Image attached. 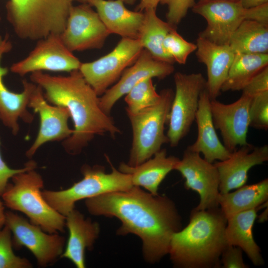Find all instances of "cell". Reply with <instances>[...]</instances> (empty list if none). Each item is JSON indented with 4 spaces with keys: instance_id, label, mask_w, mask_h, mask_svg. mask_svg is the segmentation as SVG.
<instances>
[{
    "instance_id": "d4e9b609",
    "label": "cell",
    "mask_w": 268,
    "mask_h": 268,
    "mask_svg": "<svg viewBox=\"0 0 268 268\" xmlns=\"http://www.w3.org/2000/svg\"><path fill=\"white\" fill-rule=\"evenodd\" d=\"M261 206L240 212L229 217L227 219L225 230L227 244L239 247L256 266H263L265 263L261 249L254 240L252 232L257 211Z\"/></svg>"
},
{
    "instance_id": "f35d334b",
    "label": "cell",
    "mask_w": 268,
    "mask_h": 268,
    "mask_svg": "<svg viewBox=\"0 0 268 268\" xmlns=\"http://www.w3.org/2000/svg\"><path fill=\"white\" fill-rule=\"evenodd\" d=\"M161 0H140L136 7L137 11H143L149 9H156Z\"/></svg>"
},
{
    "instance_id": "d6986e66",
    "label": "cell",
    "mask_w": 268,
    "mask_h": 268,
    "mask_svg": "<svg viewBox=\"0 0 268 268\" xmlns=\"http://www.w3.org/2000/svg\"><path fill=\"white\" fill-rule=\"evenodd\" d=\"M268 160V146H254L250 143L231 152L228 158L214 164L219 177V193L236 189L247 181L250 169Z\"/></svg>"
},
{
    "instance_id": "9a60e30c",
    "label": "cell",
    "mask_w": 268,
    "mask_h": 268,
    "mask_svg": "<svg viewBox=\"0 0 268 268\" xmlns=\"http://www.w3.org/2000/svg\"><path fill=\"white\" fill-rule=\"evenodd\" d=\"M174 70L173 64L156 59L143 49L135 62L124 71L117 82L99 97L101 108L105 113L110 115L117 101L138 82L148 78H165Z\"/></svg>"
},
{
    "instance_id": "44dd1931",
    "label": "cell",
    "mask_w": 268,
    "mask_h": 268,
    "mask_svg": "<svg viewBox=\"0 0 268 268\" xmlns=\"http://www.w3.org/2000/svg\"><path fill=\"white\" fill-rule=\"evenodd\" d=\"M210 99L206 89L201 93L195 120L197 124L198 136L196 141L187 149L201 153L204 159L212 163L229 157L231 152L219 140L214 127L210 108Z\"/></svg>"
},
{
    "instance_id": "4dcf8cb0",
    "label": "cell",
    "mask_w": 268,
    "mask_h": 268,
    "mask_svg": "<svg viewBox=\"0 0 268 268\" xmlns=\"http://www.w3.org/2000/svg\"><path fill=\"white\" fill-rule=\"evenodd\" d=\"M11 232L5 225L0 230V268H30L31 263L15 255L13 251Z\"/></svg>"
},
{
    "instance_id": "f546056e",
    "label": "cell",
    "mask_w": 268,
    "mask_h": 268,
    "mask_svg": "<svg viewBox=\"0 0 268 268\" xmlns=\"http://www.w3.org/2000/svg\"><path fill=\"white\" fill-rule=\"evenodd\" d=\"M152 78L145 79L136 84L126 95L127 113H136L155 104L160 98Z\"/></svg>"
},
{
    "instance_id": "83f0119b",
    "label": "cell",
    "mask_w": 268,
    "mask_h": 268,
    "mask_svg": "<svg viewBox=\"0 0 268 268\" xmlns=\"http://www.w3.org/2000/svg\"><path fill=\"white\" fill-rule=\"evenodd\" d=\"M268 66V53H235L221 91L242 90L255 75Z\"/></svg>"
},
{
    "instance_id": "4fadbf2b",
    "label": "cell",
    "mask_w": 268,
    "mask_h": 268,
    "mask_svg": "<svg viewBox=\"0 0 268 268\" xmlns=\"http://www.w3.org/2000/svg\"><path fill=\"white\" fill-rule=\"evenodd\" d=\"M175 170L185 179V187L200 196L199 204L195 208L205 210L219 207V177L213 163L202 158L200 153L186 149Z\"/></svg>"
},
{
    "instance_id": "d590c367",
    "label": "cell",
    "mask_w": 268,
    "mask_h": 268,
    "mask_svg": "<svg viewBox=\"0 0 268 268\" xmlns=\"http://www.w3.org/2000/svg\"><path fill=\"white\" fill-rule=\"evenodd\" d=\"M268 91V66L255 75L242 89V94L250 97Z\"/></svg>"
},
{
    "instance_id": "60d3db41",
    "label": "cell",
    "mask_w": 268,
    "mask_h": 268,
    "mask_svg": "<svg viewBox=\"0 0 268 268\" xmlns=\"http://www.w3.org/2000/svg\"><path fill=\"white\" fill-rule=\"evenodd\" d=\"M5 213L3 204L0 200V230L5 225Z\"/></svg>"
},
{
    "instance_id": "b9f144b4",
    "label": "cell",
    "mask_w": 268,
    "mask_h": 268,
    "mask_svg": "<svg viewBox=\"0 0 268 268\" xmlns=\"http://www.w3.org/2000/svg\"><path fill=\"white\" fill-rule=\"evenodd\" d=\"M77 1L81 4H89L93 0H74V1ZM123 1L125 3L128 4H133L136 0H121Z\"/></svg>"
},
{
    "instance_id": "484cf974",
    "label": "cell",
    "mask_w": 268,
    "mask_h": 268,
    "mask_svg": "<svg viewBox=\"0 0 268 268\" xmlns=\"http://www.w3.org/2000/svg\"><path fill=\"white\" fill-rule=\"evenodd\" d=\"M234 192L219 194L218 204L226 219L240 212L259 207L268 202V179L243 185Z\"/></svg>"
},
{
    "instance_id": "e575fe53",
    "label": "cell",
    "mask_w": 268,
    "mask_h": 268,
    "mask_svg": "<svg viewBox=\"0 0 268 268\" xmlns=\"http://www.w3.org/2000/svg\"><path fill=\"white\" fill-rule=\"evenodd\" d=\"M220 264L224 268H247L242 256V250L238 247L227 245L220 257Z\"/></svg>"
},
{
    "instance_id": "7c38bea8",
    "label": "cell",
    "mask_w": 268,
    "mask_h": 268,
    "mask_svg": "<svg viewBox=\"0 0 268 268\" xmlns=\"http://www.w3.org/2000/svg\"><path fill=\"white\" fill-rule=\"evenodd\" d=\"M60 35L38 40L26 58L11 66L10 71L22 76L35 71L70 72L79 69L81 62L65 46Z\"/></svg>"
},
{
    "instance_id": "8fae6325",
    "label": "cell",
    "mask_w": 268,
    "mask_h": 268,
    "mask_svg": "<svg viewBox=\"0 0 268 268\" xmlns=\"http://www.w3.org/2000/svg\"><path fill=\"white\" fill-rule=\"evenodd\" d=\"M109 35L96 11L88 4H81L71 6L60 35L65 46L73 52L101 49Z\"/></svg>"
},
{
    "instance_id": "603a6c76",
    "label": "cell",
    "mask_w": 268,
    "mask_h": 268,
    "mask_svg": "<svg viewBox=\"0 0 268 268\" xmlns=\"http://www.w3.org/2000/svg\"><path fill=\"white\" fill-rule=\"evenodd\" d=\"M89 5L95 8L110 34L138 39L144 18L143 12L129 10L121 0H93Z\"/></svg>"
},
{
    "instance_id": "ac0fdd59",
    "label": "cell",
    "mask_w": 268,
    "mask_h": 268,
    "mask_svg": "<svg viewBox=\"0 0 268 268\" xmlns=\"http://www.w3.org/2000/svg\"><path fill=\"white\" fill-rule=\"evenodd\" d=\"M11 48L12 44L8 36L0 35V119L5 127L10 129L13 135H16L20 129L19 119L26 123H30L34 120V115L28 111L27 108L30 97L36 84L23 80V90L20 93L12 92L5 86L3 78L7 74L8 69L1 67L0 63L3 55Z\"/></svg>"
},
{
    "instance_id": "ba28073f",
    "label": "cell",
    "mask_w": 268,
    "mask_h": 268,
    "mask_svg": "<svg viewBox=\"0 0 268 268\" xmlns=\"http://www.w3.org/2000/svg\"><path fill=\"white\" fill-rule=\"evenodd\" d=\"M174 80L175 92L166 135L171 147L177 146L190 131L195 120L200 94L206 88V80L201 73L177 72Z\"/></svg>"
},
{
    "instance_id": "1f68e13d",
    "label": "cell",
    "mask_w": 268,
    "mask_h": 268,
    "mask_svg": "<svg viewBox=\"0 0 268 268\" xmlns=\"http://www.w3.org/2000/svg\"><path fill=\"white\" fill-rule=\"evenodd\" d=\"M163 47L165 52L174 62L186 64L189 56L197 50V45L186 41L175 29L169 32L164 39Z\"/></svg>"
},
{
    "instance_id": "74e56055",
    "label": "cell",
    "mask_w": 268,
    "mask_h": 268,
    "mask_svg": "<svg viewBox=\"0 0 268 268\" xmlns=\"http://www.w3.org/2000/svg\"><path fill=\"white\" fill-rule=\"evenodd\" d=\"M244 20L254 21L268 26V3L245 9Z\"/></svg>"
},
{
    "instance_id": "ee69618b",
    "label": "cell",
    "mask_w": 268,
    "mask_h": 268,
    "mask_svg": "<svg viewBox=\"0 0 268 268\" xmlns=\"http://www.w3.org/2000/svg\"></svg>"
},
{
    "instance_id": "30bf717a",
    "label": "cell",
    "mask_w": 268,
    "mask_h": 268,
    "mask_svg": "<svg viewBox=\"0 0 268 268\" xmlns=\"http://www.w3.org/2000/svg\"><path fill=\"white\" fill-rule=\"evenodd\" d=\"M5 225L13 234L12 245L16 249L27 248L38 265L46 267L56 262L64 252L66 239L57 233H48L23 216L12 211L5 213Z\"/></svg>"
},
{
    "instance_id": "52a82bcc",
    "label": "cell",
    "mask_w": 268,
    "mask_h": 268,
    "mask_svg": "<svg viewBox=\"0 0 268 268\" xmlns=\"http://www.w3.org/2000/svg\"><path fill=\"white\" fill-rule=\"evenodd\" d=\"M111 173L100 165L85 164L81 167L83 178L70 187L61 191L44 190L42 194L56 211L66 216L80 200L110 192L127 190L133 186L131 176L111 165Z\"/></svg>"
},
{
    "instance_id": "f6af8a7d",
    "label": "cell",
    "mask_w": 268,
    "mask_h": 268,
    "mask_svg": "<svg viewBox=\"0 0 268 268\" xmlns=\"http://www.w3.org/2000/svg\"><path fill=\"white\" fill-rule=\"evenodd\" d=\"M0 19H1V18H0Z\"/></svg>"
},
{
    "instance_id": "5b68a950",
    "label": "cell",
    "mask_w": 268,
    "mask_h": 268,
    "mask_svg": "<svg viewBox=\"0 0 268 268\" xmlns=\"http://www.w3.org/2000/svg\"><path fill=\"white\" fill-rule=\"evenodd\" d=\"M1 195L8 208L25 214L30 222L48 233L63 232L66 216L53 209L43 198L42 176L32 169L20 172L12 178Z\"/></svg>"
},
{
    "instance_id": "8d00e7d4",
    "label": "cell",
    "mask_w": 268,
    "mask_h": 268,
    "mask_svg": "<svg viewBox=\"0 0 268 268\" xmlns=\"http://www.w3.org/2000/svg\"><path fill=\"white\" fill-rule=\"evenodd\" d=\"M37 163L34 160L26 162L24 166L20 169H11L3 160L0 151V195L1 196L8 184V180L14 175L28 170L36 169Z\"/></svg>"
},
{
    "instance_id": "836d02e7",
    "label": "cell",
    "mask_w": 268,
    "mask_h": 268,
    "mask_svg": "<svg viewBox=\"0 0 268 268\" xmlns=\"http://www.w3.org/2000/svg\"><path fill=\"white\" fill-rule=\"evenodd\" d=\"M160 3L167 5V21L176 27L196 3L195 0H161Z\"/></svg>"
},
{
    "instance_id": "d6a6232c",
    "label": "cell",
    "mask_w": 268,
    "mask_h": 268,
    "mask_svg": "<svg viewBox=\"0 0 268 268\" xmlns=\"http://www.w3.org/2000/svg\"><path fill=\"white\" fill-rule=\"evenodd\" d=\"M249 126L267 131L268 129V91L251 97L249 105Z\"/></svg>"
},
{
    "instance_id": "3957f363",
    "label": "cell",
    "mask_w": 268,
    "mask_h": 268,
    "mask_svg": "<svg viewBox=\"0 0 268 268\" xmlns=\"http://www.w3.org/2000/svg\"><path fill=\"white\" fill-rule=\"evenodd\" d=\"M227 219L219 206L194 208L188 224L172 236L168 254L180 268H219L220 257L228 245L225 230Z\"/></svg>"
},
{
    "instance_id": "e0dca14e",
    "label": "cell",
    "mask_w": 268,
    "mask_h": 268,
    "mask_svg": "<svg viewBox=\"0 0 268 268\" xmlns=\"http://www.w3.org/2000/svg\"><path fill=\"white\" fill-rule=\"evenodd\" d=\"M251 97L242 94L237 101L225 104L210 101V108L214 127L219 130L223 145L230 152L237 146L247 144V135L250 125L249 105Z\"/></svg>"
},
{
    "instance_id": "2e32d148",
    "label": "cell",
    "mask_w": 268,
    "mask_h": 268,
    "mask_svg": "<svg viewBox=\"0 0 268 268\" xmlns=\"http://www.w3.org/2000/svg\"><path fill=\"white\" fill-rule=\"evenodd\" d=\"M28 107L38 113L40 117L37 136L25 153L28 158H32L44 144L50 141H63L73 133V129L68 125L70 118L68 109L51 105L45 99L43 89L37 84L30 97Z\"/></svg>"
},
{
    "instance_id": "6da1fadb",
    "label": "cell",
    "mask_w": 268,
    "mask_h": 268,
    "mask_svg": "<svg viewBox=\"0 0 268 268\" xmlns=\"http://www.w3.org/2000/svg\"><path fill=\"white\" fill-rule=\"evenodd\" d=\"M85 204L92 215L119 219L122 225L117 234L137 236L143 257L149 263L168 254L172 235L181 229L175 203L165 196L153 195L138 186L87 199Z\"/></svg>"
},
{
    "instance_id": "277c9868",
    "label": "cell",
    "mask_w": 268,
    "mask_h": 268,
    "mask_svg": "<svg viewBox=\"0 0 268 268\" xmlns=\"http://www.w3.org/2000/svg\"><path fill=\"white\" fill-rule=\"evenodd\" d=\"M74 0H8L6 18L21 39L38 40L64 30Z\"/></svg>"
},
{
    "instance_id": "7a4b0ae2",
    "label": "cell",
    "mask_w": 268,
    "mask_h": 268,
    "mask_svg": "<svg viewBox=\"0 0 268 268\" xmlns=\"http://www.w3.org/2000/svg\"><path fill=\"white\" fill-rule=\"evenodd\" d=\"M30 79L41 87L49 103L69 110L73 132L62 142L64 149L69 154H80L97 135L108 133L115 138L116 134L121 133L110 115L101 108L99 96L79 69L70 72L67 76L35 71L31 73Z\"/></svg>"
},
{
    "instance_id": "ab89813d",
    "label": "cell",
    "mask_w": 268,
    "mask_h": 268,
    "mask_svg": "<svg viewBox=\"0 0 268 268\" xmlns=\"http://www.w3.org/2000/svg\"><path fill=\"white\" fill-rule=\"evenodd\" d=\"M239 1L244 9H248L268 3V0H240Z\"/></svg>"
},
{
    "instance_id": "5bb4252c",
    "label": "cell",
    "mask_w": 268,
    "mask_h": 268,
    "mask_svg": "<svg viewBox=\"0 0 268 268\" xmlns=\"http://www.w3.org/2000/svg\"><path fill=\"white\" fill-rule=\"evenodd\" d=\"M192 10L207 22L199 36L218 45H228L232 34L244 20L245 9L239 0H199Z\"/></svg>"
},
{
    "instance_id": "7402d4cb",
    "label": "cell",
    "mask_w": 268,
    "mask_h": 268,
    "mask_svg": "<svg viewBox=\"0 0 268 268\" xmlns=\"http://www.w3.org/2000/svg\"><path fill=\"white\" fill-rule=\"evenodd\" d=\"M66 226L69 235L61 258L70 261L77 268L85 267V251L91 250L100 233L99 224L85 218L74 208L66 216Z\"/></svg>"
},
{
    "instance_id": "8992f818",
    "label": "cell",
    "mask_w": 268,
    "mask_h": 268,
    "mask_svg": "<svg viewBox=\"0 0 268 268\" xmlns=\"http://www.w3.org/2000/svg\"><path fill=\"white\" fill-rule=\"evenodd\" d=\"M160 98L154 105L137 113H127L133 132V141L127 163L136 166L148 159L169 143L164 133L174 93L172 89L162 90Z\"/></svg>"
},
{
    "instance_id": "7bdbcfd3",
    "label": "cell",
    "mask_w": 268,
    "mask_h": 268,
    "mask_svg": "<svg viewBox=\"0 0 268 268\" xmlns=\"http://www.w3.org/2000/svg\"><path fill=\"white\" fill-rule=\"evenodd\" d=\"M268 219V209L265 210L260 216H259V222H263L266 221Z\"/></svg>"
},
{
    "instance_id": "cb8c5ba5",
    "label": "cell",
    "mask_w": 268,
    "mask_h": 268,
    "mask_svg": "<svg viewBox=\"0 0 268 268\" xmlns=\"http://www.w3.org/2000/svg\"><path fill=\"white\" fill-rule=\"evenodd\" d=\"M153 156L136 166L122 162L119 170L131 176L133 186L141 187L157 196L160 184L170 171L175 170L180 159L174 156H168L165 148L161 149Z\"/></svg>"
},
{
    "instance_id": "4316f807",
    "label": "cell",
    "mask_w": 268,
    "mask_h": 268,
    "mask_svg": "<svg viewBox=\"0 0 268 268\" xmlns=\"http://www.w3.org/2000/svg\"><path fill=\"white\" fill-rule=\"evenodd\" d=\"M144 18L138 39L143 49L148 51L156 59L173 64V59L167 54L163 43L167 35L176 27L157 16L156 9L144 11Z\"/></svg>"
},
{
    "instance_id": "9c48e42d",
    "label": "cell",
    "mask_w": 268,
    "mask_h": 268,
    "mask_svg": "<svg viewBox=\"0 0 268 268\" xmlns=\"http://www.w3.org/2000/svg\"><path fill=\"white\" fill-rule=\"evenodd\" d=\"M143 49L138 39L122 38L107 55L92 62L81 63L79 70L100 96L135 62Z\"/></svg>"
},
{
    "instance_id": "f1b7e54d",
    "label": "cell",
    "mask_w": 268,
    "mask_h": 268,
    "mask_svg": "<svg viewBox=\"0 0 268 268\" xmlns=\"http://www.w3.org/2000/svg\"><path fill=\"white\" fill-rule=\"evenodd\" d=\"M228 45L235 53H268V26L244 20L232 34Z\"/></svg>"
},
{
    "instance_id": "ffe728a7",
    "label": "cell",
    "mask_w": 268,
    "mask_h": 268,
    "mask_svg": "<svg viewBox=\"0 0 268 268\" xmlns=\"http://www.w3.org/2000/svg\"><path fill=\"white\" fill-rule=\"evenodd\" d=\"M196 56L206 67V90L211 100L221 91L235 56L229 45H218L198 36Z\"/></svg>"
}]
</instances>
